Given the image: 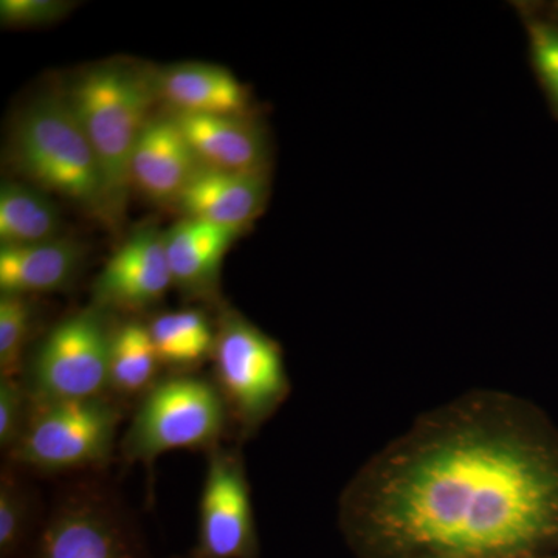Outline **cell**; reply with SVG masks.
<instances>
[{"label":"cell","mask_w":558,"mask_h":558,"mask_svg":"<svg viewBox=\"0 0 558 558\" xmlns=\"http://www.w3.org/2000/svg\"><path fill=\"white\" fill-rule=\"evenodd\" d=\"M119 413L101 398L40 403L14 447L39 469L83 468L108 457Z\"/></svg>","instance_id":"6"},{"label":"cell","mask_w":558,"mask_h":558,"mask_svg":"<svg viewBox=\"0 0 558 558\" xmlns=\"http://www.w3.org/2000/svg\"><path fill=\"white\" fill-rule=\"evenodd\" d=\"M157 94L171 113H245L248 95L229 70L211 64H180L156 76Z\"/></svg>","instance_id":"13"},{"label":"cell","mask_w":558,"mask_h":558,"mask_svg":"<svg viewBox=\"0 0 558 558\" xmlns=\"http://www.w3.org/2000/svg\"><path fill=\"white\" fill-rule=\"evenodd\" d=\"M27 512L24 494L10 476H3L0 486V549L10 553L21 537Z\"/></svg>","instance_id":"22"},{"label":"cell","mask_w":558,"mask_h":558,"mask_svg":"<svg viewBox=\"0 0 558 558\" xmlns=\"http://www.w3.org/2000/svg\"><path fill=\"white\" fill-rule=\"evenodd\" d=\"M226 407L218 389L197 377H174L156 385L135 414L124 438V454L146 461L165 451L196 449L218 439Z\"/></svg>","instance_id":"4"},{"label":"cell","mask_w":558,"mask_h":558,"mask_svg":"<svg viewBox=\"0 0 558 558\" xmlns=\"http://www.w3.org/2000/svg\"><path fill=\"white\" fill-rule=\"evenodd\" d=\"M14 168L33 186L75 202L106 222L119 218L100 161L68 98H39L22 112L10 149Z\"/></svg>","instance_id":"2"},{"label":"cell","mask_w":558,"mask_h":558,"mask_svg":"<svg viewBox=\"0 0 558 558\" xmlns=\"http://www.w3.org/2000/svg\"><path fill=\"white\" fill-rule=\"evenodd\" d=\"M65 98L97 154L119 216L131 189L132 153L159 98L156 76L119 62L102 64L83 73Z\"/></svg>","instance_id":"3"},{"label":"cell","mask_w":558,"mask_h":558,"mask_svg":"<svg viewBox=\"0 0 558 558\" xmlns=\"http://www.w3.org/2000/svg\"><path fill=\"white\" fill-rule=\"evenodd\" d=\"M171 284L165 231L145 227L106 263L95 281L94 296L100 307L143 310L157 303Z\"/></svg>","instance_id":"8"},{"label":"cell","mask_w":558,"mask_h":558,"mask_svg":"<svg viewBox=\"0 0 558 558\" xmlns=\"http://www.w3.org/2000/svg\"><path fill=\"white\" fill-rule=\"evenodd\" d=\"M205 170L266 174L269 150L263 130L244 113H171Z\"/></svg>","instance_id":"11"},{"label":"cell","mask_w":558,"mask_h":558,"mask_svg":"<svg viewBox=\"0 0 558 558\" xmlns=\"http://www.w3.org/2000/svg\"><path fill=\"white\" fill-rule=\"evenodd\" d=\"M236 231L196 219H183L165 231L172 281L189 292H204L215 284L220 263Z\"/></svg>","instance_id":"15"},{"label":"cell","mask_w":558,"mask_h":558,"mask_svg":"<svg viewBox=\"0 0 558 558\" xmlns=\"http://www.w3.org/2000/svg\"><path fill=\"white\" fill-rule=\"evenodd\" d=\"M69 3L57 0H2L0 20L7 25H39L60 20Z\"/></svg>","instance_id":"24"},{"label":"cell","mask_w":558,"mask_h":558,"mask_svg":"<svg viewBox=\"0 0 558 558\" xmlns=\"http://www.w3.org/2000/svg\"><path fill=\"white\" fill-rule=\"evenodd\" d=\"M526 28L532 64L558 116V25L527 16Z\"/></svg>","instance_id":"21"},{"label":"cell","mask_w":558,"mask_h":558,"mask_svg":"<svg viewBox=\"0 0 558 558\" xmlns=\"http://www.w3.org/2000/svg\"><path fill=\"white\" fill-rule=\"evenodd\" d=\"M25 421V392L14 379L0 380V444L16 447L27 425Z\"/></svg>","instance_id":"23"},{"label":"cell","mask_w":558,"mask_h":558,"mask_svg":"<svg viewBox=\"0 0 558 558\" xmlns=\"http://www.w3.org/2000/svg\"><path fill=\"white\" fill-rule=\"evenodd\" d=\"M160 360L149 328L126 323L113 332L110 348L109 385L126 395L142 391L150 384Z\"/></svg>","instance_id":"19"},{"label":"cell","mask_w":558,"mask_h":558,"mask_svg":"<svg viewBox=\"0 0 558 558\" xmlns=\"http://www.w3.org/2000/svg\"><path fill=\"white\" fill-rule=\"evenodd\" d=\"M40 558H131L119 529L100 506L70 505L51 521Z\"/></svg>","instance_id":"16"},{"label":"cell","mask_w":558,"mask_h":558,"mask_svg":"<svg viewBox=\"0 0 558 558\" xmlns=\"http://www.w3.org/2000/svg\"><path fill=\"white\" fill-rule=\"evenodd\" d=\"M150 339L160 363L190 366L215 351L207 318L197 311L168 312L150 323Z\"/></svg>","instance_id":"18"},{"label":"cell","mask_w":558,"mask_h":558,"mask_svg":"<svg viewBox=\"0 0 558 558\" xmlns=\"http://www.w3.org/2000/svg\"><path fill=\"white\" fill-rule=\"evenodd\" d=\"M32 303L27 296L2 295L0 299V373L2 379H14L22 354L31 336Z\"/></svg>","instance_id":"20"},{"label":"cell","mask_w":558,"mask_h":558,"mask_svg":"<svg viewBox=\"0 0 558 558\" xmlns=\"http://www.w3.org/2000/svg\"><path fill=\"white\" fill-rule=\"evenodd\" d=\"M81 252L75 242L61 240L0 248V290L2 295L64 289L80 269Z\"/></svg>","instance_id":"14"},{"label":"cell","mask_w":558,"mask_h":558,"mask_svg":"<svg viewBox=\"0 0 558 558\" xmlns=\"http://www.w3.org/2000/svg\"><path fill=\"white\" fill-rule=\"evenodd\" d=\"M112 339L97 311L73 315L51 330L33 363L39 403L100 398L109 385Z\"/></svg>","instance_id":"5"},{"label":"cell","mask_w":558,"mask_h":558,"mask_svg":"<svg viewBox=\"0 0 558 558\" xmlns=\"http://www.w3.org/2000/svg\"><path fill=\"white\" fill-rule=\"evenodd\" d=\"M267 194V172L244 174L202 168L175 202V207L186 219L202 220L241 233L263 211Z\"/></svg>","instance_id":"12"},{"label":"cell","mask_w":558,"mask_h":558,"mask_svg":"<svg viewBox=\"0 0 558 558\" xmlns=\"http://www.w3.org/2000/svg\"><path fill=\"white\" fill-rule=\"evenodd\" d=\"M556 10L558 11V3H557V5H556Z\"/></svg>","instance_id":"25"},{"label":"cell","mask_w":558,"mask_h":558,"mask_svg":"<svg viewBox=\"0 0 558 558\" xmlns=\"http://www.w3.org/2000/svg\"><path fill=\"white\" fill-rule=\"evenodd\" d=\"M385 542L451 558H520L558 543V436L464 428L385 473L369 506Z\"/></svg>","instance_id":"1"},{"label":"cell","mask_w":558,"mask_h":558,"mask_svg":"<svg viewBox=\"0 0 558 558\" xmlns=\"http://www.w3.org/2000/svg\"><path fill=\"white\" fill-rule=\"evenodd\" d=\"M252 506L240 461L215 453L201 502L202 545L213 558L244 556L252 538Z\"/></svg>","instance_id":"9"},{"label":"cell","mask_w":558,"mask_h":558,"mask_svg":"<svg viewBox=\"0 0 558 558\" xmlns=\"http://www.w3.org/2000/svg\"><path fill=\"white\" fill-rule=\"evenodd\" d=\"M223 395L247 421L277 405L286 389L284 365L275 341L236 315H227L215 344Z\"/></svg>","instance_id":"7"},{"label":"cell","mask_w":558,"mask_h":558,"mask_svg":"<svg viewBox=\"0 0 558 558\" xmlns=\"http://www.w3.org/2000/svg\"><path fill=\"white\" fill-rule=\"evenodd\" d=\"M201 170L174 117L153 116L132 153L131 185L156 204L175 205Z\"/></svg>","instance_id":"10"},{"label":"cell","mask_w":558,"mask_h":558,"mask_svg":"<svg viewBox=\"0 0 558 558\" xmlns=\"http://www.w3.org/2000/svg\"><path fill=\"white\" fill-rule=\"evenodd\" d=\"M61 216L57 205L33 185L3 182L0 189V245L39 244L58 240Z\"/></svg>","instance_id":"17"}]
</instances>
